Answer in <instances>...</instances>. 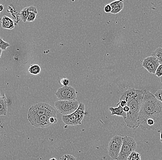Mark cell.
Masks as SVG:
<instances>
[{
  "mask_svg": "<svg viewBox=\"0 0 162 160\" xmlns=\"http://www.w3.org/2000/svg\"><path fill=\"white\" fill-rule=\"evenodd\" d=\"M75 89L71 86H64L58 89L55 93L58 100L76 101L77 95Z\"/></svg>",
  "mask_w": 162,
  "mask_h": 160,
  "instance_id": "7",
  "label": "cell"
},
{
  "mask_svg": "<svg viewBox=\"0 0 162 160\" xmlns=\"http://www.w3.org/2000/svg\"><path fill=\"white\" fill-rule=\"evenodd\" d=\"M127 103L126 101L125 100H120L119 103L117 104V106L120 105L122 108H124L126 106H127Z\"/></svg>",
  "mask_w": 162,
  "mask_h": 160,
  "instance_id": "27",
  "label": "cell"
},
{
  "mask_svg": "<svg viewBox=\"0 0 162 160\" xmlns=\"http://www.w3.org/2000/svg\"><path fill=\"white\" fill-rule=\"evenodd\" d=\"M80 103L77 101H61L57 100L55 103V107L63 115L72 114L77 110Z\"/></svg>",
  "mask_w": 162,
  "mask_h": 160,
  "instance_id": "6",
  "label": "cell"
},
{
  "mask_svg": "<svg viewBox=\"0 0 162 160\" xmlns=\"http://www.w3.org/2000/svg\"><path fill=\"white\" fill-rule=\"evenodd\" d=\"M7 101L5 95L0 96V116L6 115L7 112Z\"/></svg>",
  "mask_w": 162,
  "mask_h": 160,
  "instance_id": "13",
  "label": "cell"
},
{
  "mask_svg": "<svg viewBox=\"0 0 162 160\" xmlns=\"http://www.w3.org/2000/svg\"><path fill=\"white\" fill-rule=\"evenodd\" d=\"M60 160H64V157H63V156L60 158Z\"/></svg>",
  "mask_w": 162,
  "mask_h": 160,
  "instance_id": "34",
  "label": "cell"
},
{
  "mask_svg": "<svg viewBox=\"0 0 162 160\" xmlns=\"http://www.w3.org/2000/svg\"><path fill=\"white\" fill-rule=\"evenodd\" d=\"M124 7V2L123 1H122L116 7H115L114 9H112L111 13L114 14V15H116V14H118L119 12H121L123 10Z\"/></svg>",
  "mask_w": 162,
  "mask_h": 160,
  "instance_id": "17",
  "label": "cell"
},
{
  "mask_svg": "<svg viewBox=\"0 0 162 160\" xmlns=\"http://www.w3.org/2000/svg\"><path fill=\"white\" fill-rule=\"evenodd\" d=\"M37 15V14H36V13L30 12L29 16H28V19L27 20V21L29 22L34 21L35 19H36Z\"/></svg>",
  "mask_w": 162,
  "mask_h": 160,
  "instance_id": "21",
  "label": "cell"
},
{
  "mask_svg": "<svg viewBox=\"0 0 162 160\" xmlns=\"http://www.w3.org/2000/svg\"><path fill=\"white\" fill-rule=\"evenodd\" d=\"M139 127L155 130L162 126V103L147 91L139 114Z\"/></svg>",
  "mask_w": 162,
  "mask_h": 160,
  "instance_id": "1",
  "label": "cell"
},
{
  "mask_svg": "<svg viewBox=\"0 0 162 160\" xmlns=\"http://www.w3.org/2000/svg\"><path fill=\"white\" fill-rule=\"evenodd\" d=\"M109 110L111 112L112 115H116V116H121L123 117L124 120L126 119L127 117V113L124 112L123 110V108L120 105H118V107L116 108L113 107H110L109 108Z\"/></svg>",
  "mask_w": 162,
  "mask_h": 160,
  "instance_id": "12",
  "label": "cell"
},
{
  "mask_svg": "<svg viewBox=\"0 0 162 160\" xmlns=\"http://www.w3.org/2000/svg\"><path fill=\"white\" fill-rule=\"evenodd\" d=\"M158 132L160 133V140L161 142L162 143V131H158Z\"/></svg>",
  "mask_w": 162,
  "mask_h": 160,
  "instance_id": "31",
  "label": "cell"
},
{
  "mask_svg": "<svg viewBox=\"0 0 162 160\" xmlns=\"http://www.w3.org/2000/svg\"><path fill=\"white\" fill-rule=\"evenodd\" d=\"M28 71L33 75H38L41 72V68L37 64L31 65L28 69Z\"/></svg>",
  "mask_w": 162,
  "mask_h": 160,
  "instance_id": "14",
  "label": "cell"
},
{
  "mask_svg": "<svg viewBox=\"0 0 162 160\" xmlns=\"http://www.w3.org/2000/svg\"><path fill=\"white\" fill-rule=\"evenodd\" d=\"M151 56L155 57L160 61V64H162V48L159 47L151 54Z\"/></svg>",
  "mask_w": 162,
  "mask_h": 160,
  "instance_id": "16",
  "label": "cell"
},
{
  "mask_svg": "<svg viewBox=\"0 0 162 160\" xmlns=\"http://www.w3.org/2000/svg\"><path fill=\"white\" fill-rule=\"evenodd\" d=\"M64 160H76V158H75L74 156L72 155H69V154H65L63 156Z\"/></svg>",
  "mask_w": 162,
  "mask_h": 160,
  "instance_id": "23",
  "label": "cell"
},
{
  "mask_svg": "<svg viewBox=\"0 0 162 160\" xmlns=\"http://www.w3.org/2000/svg\"><path fill=\"white\" fill-rule=\"evenodd\" d=\"M123 144L120 154L116 160H127L131 153L135 151L137 144L134 139L131 137L125 136L122 138Z\"/></svg>",
  "mask_w": 162,
  "mask_h": 160,
  "instance_id": "5",
  "label": "cell"
},
{
  "mask_svg": "<svg viewBox=\"0 0 162 160\" xmlns=\"http://www.w3.org/2000/svg\"><path fill=\"white\" fill-rule=\"evenodd\" d=\"M127 160H141V154L136 151H133L129 156Z\"/></svg>",
  "mask_w": 162,
  "mask_h": 160,
  "instance_id": "18",
  "label": "cell"
},
{
  "mask_svg": "<svg viewBox=\"0 0 162 160\" xmlns=\"http://www.w3.org/2000/svg\"><path fill=\"white\" fill-rule=\"evenodd\" d=\"M49 122L51 124L57 123L58 122V120L56 117H53V116L50 117L49 118Z\"/></svg>",
  "mask_w": 162,
  "mask_h": 160,
  "instance_id": "28",
  "label": "cell"
},
{
  "mask_svg": "<svg viewBox=\"0 0 162 160\" xmlns=\"http://www.w3.org/2000/svg\"><path fill=\"white\" fill-rule=\"evenodd\" d=\"M155 75L159 78H160L162 76V64H160L158 67L157 70L155 72Z\"/></svg>",
  "mask_w": 162,
  "mask_h": 160,
  "instance_id": "22",
  "label": "cell"
},
{
  "mask_svg": "<svg viewBox=\"0 0 162 160\" xmlns=\"http://www.w3.org/2000/svg\"><path fill=\"white\" fill-rule=\"evenodd\" d=\"M2 50L0 48V58H1V56H2Z\"/></svg>",
  "mask_w": 162,
  "mask_h": 160,
  "instance_id": "33",
  "label": "cell"
},
{
  "mask_svg": "<svg viewBox=\"0 0 162 160\" xmlns=\"http://www.w3.org/2000/svg\"><path fill=\"white\" fill-rule=\"evenodd\" d=\"M0 14H1V13H0Z\"/></svg>",
  "mask_w": 162,
  "mask_h": 160,
  "instance_id": "37",
  "label": "cell"
},
{
  "mask_svg": "<svg viewBox=\"0 0 162 160\" xmlns=\"http://www.w3.org/2000/svg\"><path fill=\"white\" fill-rule=\"evenodd\" d=\"M1 22L2 23V26L3 28L8 30H12L15 27V23L11 18L4 16L1 19Z\"/></svg>",
  "mask_w": 162,
  "mask_h": 160,
  "instance_id": "11",
  "label": "cell"
},
{
  "mask_svg": "<svg viewBox=\"0 0 162 160\" xmlns=\"http://www.w3.org/2000/svg\"><path fill=\"white\" fill-rule=\"evenodd\" d=\"M4 9V7L2 5H0V13L1 12H2L3 10Z\"/></svg>",
  "mask_w": 162,
  "mask_h": 160,
  "instance_id": "32",
  "label": "cell"
},
{
  "mask_svg": "<svg viewBox=\"0 0 162 160\" xmlns=\"http://www.w3.org/2000/svg\"><path fill=\"white\" fill-rule=\"evenodd\" d=\"M10 44L8 42L5 41L3 40L2 38L0 36V48L2 51H6L7 47L10 46Z\"/></svg>",
  "mask_w": 162,
  "mask_h": 160,
  "instance_id": "19",
  "label": "cell"
},
{
  "mask_svg": "<svg viewBox=\"0 0 162 160\" xmlns=\"http://www.w3.org/2000/svg\"><path fill=\"white\" fill-rule=\"evenodd\" d=\"M51 116H52V115L46 114L38 117L29 118L28 120L32 126L36 127L44 128L48 127L52 125L49 122V118Z\"/></svg>",
  "mask_w": 162,
  "mask_h": 160,
  "instance_id": "10",
  "label": "cell"
},
{
  "mask_svg": "<svg viewBox=\"0 0 162 160\" xmlns=\"http://www.w3.org/2000/svg\"><path fill=\"white\" fill-rule=\"evenodd\" d=\"M129 108L128 106L127 105L126 106H125L123 108V110H124V112H125L126 113H128L129 111Z\"/></svg>",
  "mask_w": 162,
  "mask_h": 160,
  "instance_id": "30",
  "label": "cell"
},
{
  "mask_svg": "<svg viewBox=\"0 0 162 160\" xmlns=\"http://www.w3.org/2000/svg\"><path fill=\"white\" fill-rule=\"evenodd\" d=\"M147 90L129 88L123 94L120 100H125L129 108L127 113L125 122L130 128L135 129L139 127V114L142 103Z\"/></svg>",
  "mask_w": 162,
  "mask_h": 160,
  "instance_id": "2",
  "label": "cell"
},
{
  "mask_svg": "<svg viewBox=\"0 0 162 160\" xmlns=\"http://www.w3.org/2000/svg\"><path fill=\"white\" fill-rule=\"evenodd\" d=\"M104 10L106 13H111V11H112V8L111 6L109 4L106 5V6L104 7Z\"/></svg>",
  "mask_w": 162,
  "mask_h": 160,
  "instance_id": "26",
  "label": "cell"
},
{
  "mask_svg": "<svg viewBox=\"0 0 162 160\" xmlns=\"http://www.w3.org/2000/svg\"><path fill=\"white\" fill-rule=\"evenodd\" d=\"M69 83H70V82H69V79L66 78H63L60 80V83L65 87L68 86Z\"/></svg>",
  "mask_w": 162,
  "mask_h": 160,
  "instance_id": "24",
  "label": "cell"
},
{
  "mask_svg": "<svg viewBox=\"0 0 162 160\" xmlns=\"http://www.w3.org/2000/svg\"><path fill=\"white\" fill-rule=\"evenodd\" d=\"M160 65L158 59L153 56H150L144 59L142 66L150 73L155 74L158 67Z\"/></svg>",
  "mask_w": 162,
  "mask_h": 160,
  "instance_id": "9",
  "label": "cell"
},
{
  "mask_svg": "<svg viewBox=\"0 0 162 160\" xmlns=\"http://www.w3.org/2000/svg\"><path fill=\"white\" fill-rule=\"evenodd\" d=\"M49 160H57L55 158H52L50 159Z\"/></svg>",
  "mask_w": 162,
  "mask_h": 160,
  "instance_id": "35",
  "label": "cell"
},
{
  "mask_svg": "<svg viewBox=\"0 0 162 160\" xmlns=\"http://www.w3.org/2000/svg\"><path fill=\"white\" fill-rule=\"evenodd\" d=\"M121 1H114V2H112L110 3L109 5L111 6V7L112 8V10L114 9L115 7H116L119 4V3H120Z\"/></svg>",
  "mask_w": 162,
  "mask_h": 160,
  "instance_id": "25",
  "label": "cell"
},
{
  "mask_svg": "<svg viewBox=\"0 0 162 160\" xmlns=\"http://www.w3.org/2000/svg\"><path fill=\"white\" fill-rule=\"evenodd\" d=\"M28 7H29V11H30V12L36 13V14H37V7L33 6Z\"/></svg>",
  "mask_w": 162,
  "mask_h": 160,
  "instance_id": "29",
  "label": "cell"
},
{
  "mask_svg": "<svg viewBox=\"0 0 162 160\" xmlns=\"http://www.w3.org/2000/svg\"><path fill=\"white\" fill-rule=\"evenodd\" d=\"M154 95L159 101L162 103V89L158 90Z\"/></svg>",
  "mask_w": 162,
  "mask_h": 160,
  "instance_id": "20",
  "label": "cell"
},
{
  "mask_svg": "<svg viewBox=\"0 0 162 160\" xmlns=\"http://www.w3.org/2000/svg\"><path fill=\"white\" fill-rule=\"evenodd\" d=\"M123 137L116 135L110 141L108 144V153L110 157L113 159L116 160L118 158L123 144Z\"/></svg>",
  "mask_w": 162,
  "mask_h": 160,
  "instance_id": "8",
  "label": "cell"
},
{
  "mask_svg": "<svg viewBox=\"0 0 162 160\" xmlns=\"http://www.w3.org/2000/svg\"><path fill=\"white\" fill-rule=\"evenodd\" d=\"M87 114L85 112V105L83 103H80L78 109L73 113L70 115H63L62 121L66 126L81 125L84 115Z\"/></svg>",
  "mask_w": 162,
  "mask_h": 160,
  "instance_id": "4",
  "label": "cell"
},
{
  "mask_svg": "<svg viewBox=\"0 0 162 160\" xmlns=\"http://www.w3.org/2000/svg\"><path fill=\"white\" fill-rule=\"evenodd\" d=\"M160 81L161 82V83H162V76L161 77H160Z\"/></svg>",
  "mask_w": 162,
  "mask_h": 160,
  "instance_id": "36",
  "label": "cell"
},
{
  "mask_svg": "<svg viewBox=\"0 0 162 160\" xmlns=\"http://www.w3.org/2000/svg\"><path fill=\"white\" fill-rule=\"evenodd\" d=\"M46 114L56 117V111L47 103H40L33 105L30 108L28 111V119Z\"/></svg>",
  "mask_w": 162,
  "mask_h": 160,
  "instance_id": "3",
  "label": "cell"
},
{
  "mask_svg": "<svg viewBox=\"0 0 162 160\" xmlns=\"http://www.w3.org/2000/svg\"><path fill=\"white\" fill-rule=\"evenodd\" d=\"M29 14H30V11H29V7H25L21 11L20 17L23 22L25 23L27 21Z\"/></svg>",
  "mask_w": 162,
  "mask_h": 160,
  "instance_id": "15",
  "label": "cell"
}]
</instances>
